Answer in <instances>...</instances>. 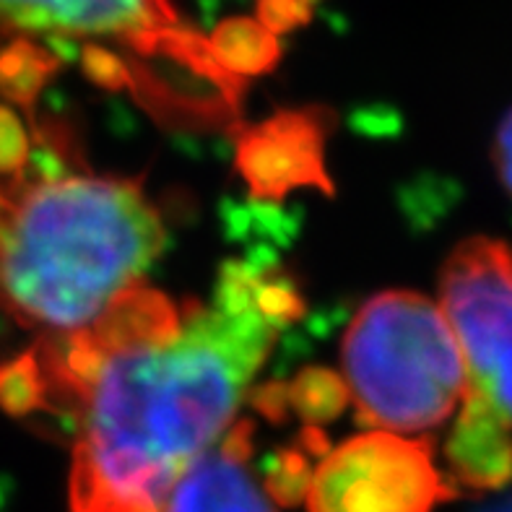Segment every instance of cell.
I'll return each instance as SVG.
<instances>
[{
	"instance_id": "obj_1",
	"label": "cell",
	"mask_w": 512,
	"mask_h": 512,
	"mask_svg": "<svg viewBox=\"0 0 512 512\" xmlns=\"http://www.w3.org/2000/svg\"><path fill=\"white\" fill-rule=\"evenodd\" d=\"M302 310L279 268L237 260L208 305L177 307L138 281L81 331L42 338L45 409L76 422L71 512L167 510Z\"/></svg>"
},
{
	"instance_id": "obj_2",
	"label": "cell",
	"mask_w": 512,
	"mask_h": 512,
	"mask_svg": "<svg viewBox=\"0 0 512 512\" xmlns=\"http://www.w3.org/2000/svg\"><path fill=\"white\" fill-rule=\"evenodd\" d=\"M26 167L0 177V312L65 336L141 281L164 224L141 182Z\"/></svg>"
},
{
	"instance_id": "obj_3",
	"label": "cell",
	"mask_w": 512,
	"mask_h": 512,
	"mask_svg": "<svg viewBox=\"0 0 512 512\" xmlns=\"http://www.w3.org/2000/svg\"><path fill=\"white\" fill-rule=\"evenodd\" d=\"M0 32L78 45L91 81L125 86L169 123L240 128L245 78L172 0H0Z\"/></svg>"
},
{
	"instance_id": "obj_4",
	"label": "cell",
	"mask_w": 512,
	"mask_h": 512,
	"mask_svg": "<svg viewBox=\"0 0 512 512\" xmlns=\"http://www.w3.org/2000/svg\"><path fill=\"white\" fill-rule=\"evenodd\" d=\"M344 370L359 419L424 432L463 403L466 357L440 305L416 292L372 297L344 338Z\"/></svg>"
},
{
	"instance_id": "obj_5",
	"label": "cell",
	"mask_w": 512,
	"mask_h": 512,
	"mask_svg": "<svg viewBox=\"0 0 512 512\" xmlns=\"http://www.w3.org/2000/svg\"><path fill=\"white\" fill-rule=\"evenodd\" d=\"M440 307L466 357L468 388L512 427V245L471 237L440 271Z\"/></svg>"
},
{
	"instance_id": "obj_6",
	"label": "cell",
	"mask_w": 512,
	"mask_h": 512,
	"mask_svg": "<svg viewBox=\"0 0 512 512\" xmlns=\"http://www.w3.org/2000/svg\"><path fill=\"white\" fill-rule=\"evenodd\" d=\"M455 487L435 466L427 437L367 432L328 450L312 474L310 512H432Z\"/></svg>"
},
{
	"instance_id": "obj_7",
	"label": "cell",
	"mask_w": 512,
	"mask_h": 512,
	"mask_svg": "<svg viewBox=\"0 0 512 512\" xmlns=\"http://www.w3.org/2000/svg\"><path fill=\"white\" fill-rule=\"evenodd\" d=\"M331 115L320 107L286 110L247 128L237 146V169L258 201H281L297 188L331 193L325 175V138Z\"/></svg>"
},
{
	"instance_id": "obj_8",
	"label": "cell",
	"mask_w": 512,
	"mask_h": 512,
	"mask_svg": "<svg viewBox=\"0 0 512 512\" xmlns=\"http://www.w3.org/2000/svg\"><path fill=\"white\" fill-rule=\"evenodd\" d=\"M250 453L253 422L234 424L182 474L164 512H276L245 468Z\"/></svg>"
},
{
	"instance_id": "obj_9",
	"label": "cell",
	"mask_w": 512,
	"mask_h": 512,
	"mask_svg": "<svg viewBox=\"0 0 512 512\" xmlns=\"http://www.w3.org/2000/svg\"><path fill=\"white\" fill-rule=\"evenodd\" d=\"M487 401L466 393L445 445L450 479L471 492H500L512 484V435Z\"/></svg>"
},
{
	"instance_id": "obj_10",
	"label": "cell",
	"mask_w": 512,
	"mask_h": 512,
	"mask_svg": "<svg viewBox=\"0 0 512 512\" xmlns=\"http://www.w3.org/2000/svg\"><path fill=\"white\" fill-rule=\"evenodd\" d=\"M58 71V55L26 37H13L0 50V97L32 112L47 78Z\"/></svg>"
},
{
	"instance_id": "obj_11",
	"label": "cell",
	"mask_w": 512,
	"mask_h": 512,
	"mask_svg": "<svg viewBox=\"0 0 512 512\" xmlns=\"http://www.w3.org/2000/svg\"><path fill=\"white\" fill-rule=\"evenodd\" d=\"M211 42H214V50L221 63L240 78L268 71L279 60L276 37L260 21H227V24L219 26V32L211 37Z\"/></svg>"
},
{
	"instance_id": "obj_12",
	"label": "cell",
	"mask_w": 512,
	"mask_h": 512,
	"mask_svg": "<svg viewBox=\"0 0 512 512\" xmlns=\"http://www.w3.org/2000/svg\"><path fill=\"white\" fill-rule=\"evenodd\" d=\"M351 390L328 370H307L289 385V409L305 422L323 424L336 419L349 403Z\"/></svg>"
},
{
	"instance_id": "obj_13",
	"label": "cell",
	"mask_w": 512,
	"mask_h": 512,
	"mask_svg": "<svg viewBox=\"0 0 512 512\" xmlns=\"http://www.w3.org/2000/svg\"><path fill=\"white\" fill-rule=\"evenodd\" d=\"M45 401V375L34 349L0 364V409L6 414H37L45 409Z\"/></svg>"
},
{
	"instance_id": "obj_14",
	"label": "cell",
	"mask_w": 512,
	"mask_h": 512,
	"mask_svg": "<svg viewBox=\"0 0 512 512\" xmlns=\"http://www.w3.org/2000/svg\"><path fill=\"white\" fill-rule=\"evenodd\" d=\"M312 466L307 453L286 450L266 463V492L279 505L294 507L305 500L312 487Z\"/></svg>"
},
{
	"instance_id": "obj_15",
	"label": "cell",
	"mask_w": 512,
	"mask_h": 512,
	"mask_svg": "<svg viewBox=\"0 0 512 512\" xmlns=\"http://www.w3.org/2000/svg\"><path fill=\"white\" fill-rule=\"evenodd\" d=\"M29 136L19 115L0 104V177L19 175L29 159Z\"/></svg>"
},
{
	"instance_id": "obj_16",
	"label": "cell",
	"mask_w": 512,
	"mask_h": 512,
	"mask_svg": "<svg viewBox=\"0 0 512 512\" xmlns=\"http://www.w3.org/2000/svg\"><path fill=\"white\" fill-rule=\"evenodd\" d=\"M310 16V0H263L260 3V24L271 32H286L302 24Z\"/></svg>"
},
{
	"instance_id": "obj_17",
	"label": "cell",
	"mask_w": 512,
	"mask_h": 512,
	"mask_svg": "<svg viewBox=\"0 0 512 512\" xmlns=\"http://www.w3.org/2000/svg\"><path fill=\"white\" fill-rule=\"evenodd\" d=\"M494 162L500 172L502 185L512 195V110L502 117L500 130H497V141H494Z\"/></svg>"
},
{
	"instance_id": "obj_18",
	"label": "cell",
	"mask_w": 512,
	"mask_h": 512,
	"mask_svg": "<svg viewBox=\"0 0 512 512\" xmlns=\"http://www.w3.org/2000/svg\"><path fill=\"white\" fill-rule=\"evenodd\" d=\"M255 409H260L271 419H281L289 411V385H268L260 388L253 398Z\"/></svg>"
},
{
	"instance_id": "obj_19",
	"label": "cell",
	"mask_w": 512,
	"mask_h": 512,
	"mask_svg": "<svg viewBox=\"0 0 512 512\" xmlns=\"http://www.w3.org/2000/svg\"><path fill=\"white\" fill-rule=\"evenodd\" d=\"M474 512H512V494H510V497H505V500L487 502V505L476 507Z\"/></svg>"
}]
</instances>
